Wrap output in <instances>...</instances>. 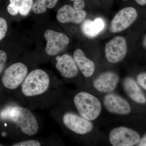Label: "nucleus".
<instances>
[{"label":"nucleus","mask_w":146,"mask_h":146,"mask_svg":"<svg viewBox=\"0 0 146 146\" xmlns=\"http://www.w3.org/2000/svg\"><path fill=\"white\" fill-rule=\"evenodd\" d=\"M56 60L55 68L63 77L72 79L77 75L78 69L72 56L64 54L56 56Z\"/></svg>","instance_id":"9b49d317"},{"label":"nucleus","mask_w":146,"mask_h":146,"mask_svg":"<svg viewBox=\"0 0 146 146\" xmlns=\"http://www.w3.org/2000/svg\"><path fill=\"white\" fill-rule=\"evenodd\" d=\"M70 1H72L74 2L76 1H80V0H70Z\"/></svg>","instance_id":"c85d7f7f"},{"label":"nucleus","mask_w":146,"mask_h":146,"mask_svg":"<svg viewBox=\"0 0 146 146\" xmlns=\"http://www.w3.org/2000/svg\"><path fill=\"white\" fill-rule=\"evenodd\" d=\"M73 58L78 70L84 77L89 78L93 75L95 70V64L86 57L82 50L79 48L76 49Z\"/></svg>","instance_id":"4468645a"},{"label":"nucleus","mask_w":146,"mask_h":146,"mask_svg":"<svg viewBox=\"0 0 146 146\" xmlns=\"http://www.w3.org/2000/svg\"><path fill=\"white\" fill-rule=\"evenodd\" d=\"M33 5V0H22L19 7V13L23 16L28 15L32 9Z\"/></svg>","instance_id":"a211bd4d"},{"label":"nucleus","mask_w":146,"mask_h":146,"mask_svg":"<svg viewBox=\"0 0 146 146\" xmlns=\"http://www.w3.org/2000/svg\"><path fill=\"white\" fill-rule=\"evenodd\" d=\"M7 58V56L5 52L0 50V74L4 69Z\"/></svg>","instance_id":"412c9836"},{"label":"nucleus","mask_w":146,"mask_h":146,"mask_svg":"<svg viewBox=\"0 0 146 146\" xmlns=\"http://www.w3.org/2000/svg\"><path fill=\"white\" fill-rule=\"evenodd\" d=\"M137 80L138 84L146 90V73L139 74L137 76Z\"/></svg>","instance_id":"5701e85b"},{"label":"nucleus","mask_w":146,"mask_h":146,"mask_svg":"<svg viewBox=\"0 0 146 146\" xmlns=\"http://www.w3.org/2000/svg\"><path fill=\"white\" fill-rule=\"evenodd\" d=\"M46 44V54L50 56L57 55L69 44L70 39L66 35L52 29L47 30L44 33Z\"/></svg>","instance_id":"423d86ee"},{"label":"nucleus","mask_w":146,"mask_h":146,"mask_svg":"<svg viewBox=\"0 0 146 146\" xmlns=\"http://www.w3.org/2000/svg\"><path fill=\"white\" fill-rule=\"evenodd\" d=\"M9 2L10 3L14 4L20 7V6L22 3V0H9Z\"/></svg>","instance_id":"a878e982"},{"label":"nucleus","mask_w":146,"mask_h":146,"mask_svg":"<svg viewBox=\"0 0 146 146\" xmlns=\"http://www.w3.org/2000/svg\"><path fill=\"white\" fill-rule=\"evenodd\" d=\"M7 10L8 13L13 16L18 15L19 13V7L12 3L9 4L7 7Z\"/></svg>","instance_id":"4be33fe9"},{"label":"nucleus","mask_w":146,"mask_h":146,"mask_svg":"<svg viewBox=\"0 0 146 146\" xmlns=\"http://www.w3.org/2000/svg\"><path fill=\"white\" fill-rule=\"evenodd\" d=\"M73 102L80 115L89 121L96 119L100 114L102 105L96 97L81 91L75 95Z\"/></svg>","instance_id":"7ed1b4c3"},{"label":"nucleus","mask_w":146,"mask_h":146,"mask_svg":"<svg viewBox=\"0 0 146 146\" xmlns=\"http://www.w3.org/2000/svg\"><path fill=\"white\" fill-rule=\"evenodd\" d=\"M58 0H36L33 6V11L35 14H40L46 12L47 9H51L55 6Z\"/></svg>","instance_id":"f3484780"},{"label":"nucleus","mask_w":146,"mask_h":146,"mask_svg":"<svg viewBox=\"0 0 146 146\" xmlns=\"http://www.w3.org/2000/svg\"><path fill=\"white\" fill-rule=\"evenodd\" d=\"M127 50V44L125 38L122 36H115L106 45V57L110 63H119L125 57Z\"/></svg>","instance_id":"6e6552de"},{"label":"nucleus","mask_w":146,"mask_h":146,"mask_svg":"<svg viewBox=\"0 0 146 146\" xmlns=\"http://www.w3.org/2000/svg\"><path fill=\"white\" fill-rule=\"evenodd\" d=\"M124 89L127 96L133 101L139 104L145 103L146 98L140 86L134 80L127 77L123 83Z\"/></svg>","instance_id":"2eb2a0df"},{"label":"nucleus","mask_w":146,"mask_h":146,"mask_svg":"<svg viewBox=\"0 0 146 146\" xmlns=\"http://www.w3.org/2000/svg\"><path fill=\"white\" fill-rule=\"evenodd\" d=\"M138 146H146V134L140 140L138 144Z\"/></svg>","instance_id":"393cba45"},{"label":"nucleus","mask_w":146,"mask_h":146,"mask_svg":"<svg viewBox=\"0 0 146 146\" xmlns=\"http://www.w3.org/2000/svg\"><path fill=\"white\" fill-rule=\"evenodd\" d=\"M52 80L46 72L40 69L31 71L21 84V94L27 98H38L45 95L52 87Z\"/></svg>","instance_id":"f03ea898"},{"label":"nucleus","mask_w":146,"mask_h":146,"mask_svg":"<svg viewBox=\"0 0 146 146\" xmlns=\"http://www.w3.org/2000/svg\"><path fill=\"white\" fill-rule=\"evenodd\" d=\"M13 146H40L42 145L40 141L33 139L25 140L15 143Z\"/></svg>","instance_id":"6ab92c4d"},{"label":"nucleus","mask_w":146,"mask_h":146,"mask_svg":"<svg viewBox=\"0 0 146 146\" xmlns=\"http://www.w3.org/2000/svg\"><path fill=\"white\" fill-rule=\"evenodd\" d=\"M104 104L108 111L119 115H127L131 111L130 105L126 100L115 94L106 95L104 99Z\"/></svg>","instance_id":"9d476101"},{"label":"nucleus","mask_w":146,"mask_h":146,"mask_svg":"<svg viewBox=\"0 0 146 146\" xmlns=\"http://www.w3.org/2000/svg\"><path fill=\"white\" fill-rule=\"evenodd\" d=\"M62 121L69 130L78 135L87 134L93 128L90 121L73 112H67L63 114Z\"/></svg>","instance_id":"0eeeda50"},{"label":"nucleus","mask_w":146,"mask_h":146,"mask_svg":"<svg viewBox=\"0 0 146 146\" xmlns=\"http://www.w3.org/2000/svg\"><path fill=\"white\" fill-rule=\"evenodd\" d=\"M137 16V11L133 7H128L122 9L112 19L110 30L112 33H117L125 30L133 23Z\"/></svg>","instance_id":"1a4fd4ad"},{"label":"nucleus","mask_w":146,"mask_h":146,"mask_svg":"<svg viewBox=\"0 0 146 146\" xmlns=\"http://www.w3.org/2000/svg\"><path fill=\"white\" fill-rule=\"evenodd\" d=\"M29 72L26 64L23 62L13 63L3 74L1 78L3 86L10 90L20 87Z\"/></svg>","instance_id":"20e7f679"},{"label":"nucleus","mask_w":146,"mask_h":146,"mask_svg":"<svg viewBox=\"0 0 146 146\" xmlns=\"http://www.w3.org/2000/svg\"><path fill=\"white\" fill-rule=\"evenodd\" d=\"M104 21L101 18H97L94 21L87 19L84 21L81 29L84 34L89 38L96 37L104 28Z\"/></svg>","instance_id":"dca6fc26"},{"label":"nucleus","mask_w":146,"mask_h":146,"mask_svg":"<svg viewBox=\"0 0 146 146\" xmlns=\"http://www.w3.org/2000/svg\"><path fill=\"white\" fill-rule=\"evenodd\" d=\"M109 140L113 146H132L139 143L141 138L138 132L133 129L119 127L110 131Z\"/></svg>","instance_id":"39448f33"},{"label":"nucleus","mask_w":146,"mask_h":146,"mask_svg":"<svg viewBox=\"0 0 146 146\" xmlns=\"http://www.w3.org/2000/svg\"><path fill=\"white\" fill-rule=\"evenodd\" d=\"M119 81V76L111 71L105 72L95 79L93 84L96 90L101 93H112L116 89Z\"/></svg>","instance_id":"ddd939ff"},{"label":"nucleus","mask_w":146,"mask_h":146,"mask_svg":"<svg viewBox=\"0 0 146 146\" xmlns=\"http://www.w3.org/2000/svg\"><path fill=\"white\" fill-rule=\"evenodd\" d=\"M143 44L144 46L146 48V35L145 36V38L143 39Z\"/></svg>","instance_id":"cd10ccee"},{"label":"nucleus","mask_w":146,"mask_h":146,"mask_svg":"<svg viewBox=\"0 0 146 146\" xmlns=\"http://www.w3.org/2000/svg\"><path fill=\"white\" fill-rule=\"evenodd\" d=\"M7 29L8 25L6 21L2 17H0V41L4 38Z\"/></svg>","instance_id":"aec40b11"},{"label":"nucleus","mask_w":146,"mask_h":146,"mask_svg":"<svg viewBox=\"0 0 146 146\" xmlns=\"http://www.w3.org/2000/svg\"><path fill=\"white\" fill-rule=\"evenodd\" d=\"M73 7L77 10H83L85 6V3L84 0L76 1L73 2Z\"/></svg>","instance_id":"b1692460"},{"label":"nucleus","mask_w":146,"mask_h":146,"mask_svg":"<svg viewBox=\"0 0 146 146\" xmlns=\"http://www.w3.org/2000/svg\"><path fill=\"white\" fill-rule=\"evenodd\" d=\"M2 119L15 124L26 136H35L39 130L38 120L32 112L27 108L19 106L6 108L1 112Z\"/></svg>","instance_id":"f257e3e1"},{"label":"nucleus","mask_w":146,"mask_h":146,"mask_svg":"<svg viewBox=\"0 0 146 146\" xmlns=\"http://www.w3.org/2000/svg\"><path fill=\"white\" fill-rule=\"evenodd\" d=\"M136 2L141 5H144L146 4V0H135Z\"/></svg>","instance_id":"bb28decb"},{"label":"nucleus","mask_w":146,"mask_h":146,"mask_svg":"<svg viewBox=\"0 0 146 146\" xmlns=\"http://www.w3.org/2000/svg\"><path fill=\"white\" fill-rule=\"evenodd\" d=\"M86 13L84 10H77L72 6L65 5L58 10L56 18L61 23H73L80 24L86 17Z\"/></svg>","instance_id":"f8f14e48"}]
</instances>
